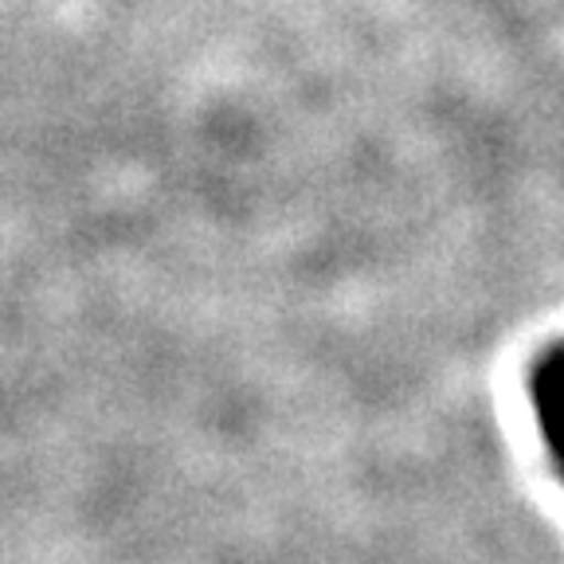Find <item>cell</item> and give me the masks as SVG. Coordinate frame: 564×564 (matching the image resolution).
<instances>
[{
    "label": "cell",
    "instance_id": "1",
    "mask_svg": "<svg viewBox=\"0 0 564 564\" xmlns=\"http://www.w3.org/2000/svg\"><path fill=\"white\" fill-rule=\"evenodd\" d=\"M529 392L538 400L549 447L556 451V463H561V475H564V349H556L553 357L541 365L538 377L529 380Z\"/></svg>",
    "mask_w": 564,
    "mask_h": 564
}]
</instances>
